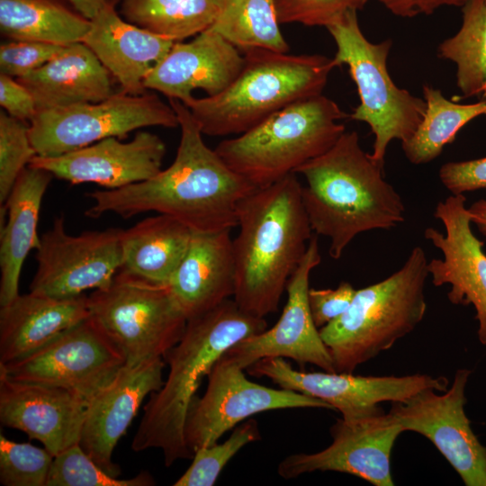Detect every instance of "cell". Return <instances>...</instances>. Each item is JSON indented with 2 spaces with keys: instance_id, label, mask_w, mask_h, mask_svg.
<instances>
[{
  "instance_id": "1",
  "label": "cell",
  "mask_w": 486,
  "mask_h": 486,
  "mask_svg": "<svg viewBox=\"0 0 486 486\" xmlns=\"http://www.w3.org/2000/svg\"><path fill=\"white\" fill-rule=\"evenodd\" d=\"M168 100L181 130L172 164L148 180L88 193L93 204L85 214L98 218L112 212L128 219L154 212L179 220L194 232L231 230L238 224V203L256 187L204 143L202 132L184 104Z\"/></svg>"
},
{
  "instance_id": "2",
  "label": "cell",
  "mask_w": 486,
  "mask_h": 486,
  "mask_svg": "<svg viewBox=\"0 0 486 486\" xmlns=\"http://www.w3.org/2000/svg\"><path fill=\"white\" fill-rule=\"evenodd\" d=\"M237 222L234 301L245 312L265 318L276 311L312 237L296 174L248 194L238 203Z\"/></svg>"
},
{
  "instance_id": "3",
  "label": "cell",
  "mask_w": 486,
  "mask_h": 486,
  "mask_svg": "<svg viewBox=\"0 0 486 486\" xmlns=\"http://www.w3.org/2000/svg\"><path fill=\"white\" fill-rule=\"evenodd\" d=\"M302 198L312 231L329 239L339 259L359 234L405 220L402 198L384 178L383 164L365 152L356 131H345L322 155L301 166Z\"/></svg>"
},
{
  "instance_id": "4",
  "label": "cell",
  "mask_w": 486,
  "mask_h": 486,
  "mask_svg": "<svg viewBox=\"0 0 486 486\" xmlns=\"http://www.w3.org/2000/svg\"><path fill=\"white\" fill-rule=\"evenodd\" d=\"M266 328L265 318L245 312L234 299L188 320L183 337L164 356L169 364L167 377L143 407L132 450L159 449L167 467L193 458L184 426L202 379L228 349Z\"/></svg>"
},
{
  "instance_id": "5",
  "label": "cell",
  "mask_w": 486,
  "mask_h": 486,
  "mask_svg": "<svg viewBox=\"0 0 486 486\" xmlns=\"http://www.w3.org/2000/svg\"><path fill=\"white\" fill-rule=\"evenodd\" d=\"M243 67L222 92L184 102L202 134L239 135L277 111L322 94L336 68L322 55H290L262 49L243 52Z\"/></svg>"
},
{
  "instance_id": "6",
  "label": "cell",
  "mask_w": 486,
  "mask_h": 486,
  "mask_svg": "<svg viewBox=\"0 0 486 486\" xmlns=\"http://www.w3.org/2000/svg\"><path fill=\"white\" fill-rule=\"evenodd\" d=\"M428 258L421 247L382 281L356 291L347 310L320 328L337 373L355 369L410 333L427 310Z\"/></svg>"
},
{
  "instance_id": "7",
  "label": "cell",
  "mask_w": 486,
  "mask_h": 486,
  "mask_svg": "<svg viewBox=\"0 0 486 486\" xmlns=\"http://www.w3.org/2000/svg\"><path fill=\"white\" fill-rule=\"evenodd\" d=\"M338 104L321 94L295 102L215 148L254 186L272 184L328 151L346 131Z\"/></svg>"
},
{
  "instance_id": "8",
  "label": "cell",
  "mask_w": 486,
  "mask_h": 486,
  "mask_svg": "<svg viewBox=\"0 0 486 486\" xmlns=\"http://www.w3.org/2000/svg\"><path fill=\"white\" fill-rule=\"evenodd\" d=\"M327 30L337 46L336 66L348 67L357 88L360 103L350 118L368 124L374 135L371 155L384 164L391 141L404 142L415 133L424 117L426 102L394 84L387 68L392 41H369L360 29L357 11L346 13Z\"/></svg>"
},
{
  "instance_id": "9",
  "label": "cell",
  "mask_w": 486,
  "mask_h": 486,
  "mask_svg": "<svg viewBox=\"0 0 486 486\" xmlns=\"http://www.w3.org/2000/svg\"><path fill=\"white\" fill-rule=\"evenodd\" d=\"M91 316L120 348L127 364L162 357L183 337L187 320L168 284L120 269L88 296Z\"/></svg>"
},
{
  "instance_id": "10",
  "label": "cell",
  "mask_w": 486,
  "mask_h": 486,
  "mask_svg": "<svg viewBox=\"0 0 486 486\" xmlns=\"http://www.w3.org/2000/svg\"><path fill=\"white\" fill-rule=\"evenodd\" d=\"M29 125L37 155L55 157L109 137L124 139L141 128H176L179 122L171 104L157 94L121 90L96 103L40 110Z\"/></svg>"
},
{
  "instance_id": "11",
  "label": "cell",
  "mask_w": 486,
  "mask_h": 486,
  "mask_svg": "<svg viewBox=\"0 0 486 486\" xmlns=\"http://www.w3.org/2000/svg\"><path fill=\"white\" fill-rule=\"evenodd\" d=\"M127 364L120 348L91 315L0 373L28 382L67 389L87 403Z\"/></svg>"
},
{
  "instance_id": "12",
  "label": "cell",
  "mask_w": 486,
  "mask_h": 486,
  "mask_svg": "<svg viewBox=\"0 0 486 486\" xmlns=\"http://www.w3.org/2000/svg\"><path fill=\"white\" fill-rule=\"evenodd\" d=\"M123 231L109 228L71 235L64 216L55 218L40 236L30 292L67 298L106 287L122 266Z\"/></svg>"
},
{
  "instance_id": "13",
  "label": "cell",
  "mask_w": 486,
  "mask_h": 486,
  "mask_svg": "<svg viewBox=\"0 0 486 486\" xmlns=\"http://www.w3.org/2000/svg\"><path fill=\"white\" fill-rule=\"evenodd\" d=\"M243 370L221 356L209 373L206 392L194 400L184 426L185 441L193 454L217 443L227 431L256 413L295 408L334 410L317 398L253 382Z\"/></svg>"
},
{
  "instance_id": "14",
  "label": "cell",
  "mask_w": 486,
  "mask_h": 486,
  "mask_svg": "<svg viewBox=\"0 0 486 486\" xmlns=\"http://www.w3.org/2000/svg\"><path fill=\"white\" fill-rule=\"evenodd\" d=\"M471 371L459 369L444 394L424 389L403 401L392 402L389 413L403 431L427 437L466 486H486V446L471 428L464 411Z\"/></svg>"
},
{
  "instance_id": "15",
  "label": "cell",
  "mask_w": 486,
  "mask_h": 486,
  "mask_svg": "<svg viewBox=\"0 0 486 486\" xmlns=\"http://www.w3.org/2000/svg\"><path fill=\"white\" fill-rule=\"evenodd\" d=\"M247 370L253 376L269 378L280 388L329 404L346 420L371 413L381 402L403 401L427 388L445 392L448 385L446 378L428 374L361 376L353 373L301 372L283 357L262 358Z\"/></svg>"
},
{
  "instance_id": "16",
  "label": "cell",
  "mask_w": 486,
  "mask_h": 486,
  "mask_svg": "<svg viewBox=\"0 0 486 486\" xmlns=\"http://www.w3.org/2000/svg\"><path fill=\"white\" fill-rule=\"evenodd\" d=\"M402 432L392 416L378 406L357 418H338L330 428L332 443L328 447L317 453L290 454L278 464L277 472L284 479H293L316 471H332L375 486H392L391 454Z\"/></svg>"
},
{
  "instance_id": "17",
  "label": "cell",
  "mask_w": 486,
  "mask_h": 486,
  "mask_svg": "<svg viewBox=\"0 0 486 486\" xmlns=\"http://www.w3.org/2000/svg\"><path fill=\"white\" fill-rule=\"evenodd\" d=\"M320 261L315 235L287 283V302L277 322L270 329L240 340L222 356L242 369L262 358L286 357L299 364H314L326 372H336L332 356L313 321L308 300L310 275Z\"/></svg>"
},
{
  "instance_id": "18",
  "label": "cell",
  "mask_w": 486,
  "mask_h": 486,
  "mask_svg": "<svg viewBox=\"0 0 486 486\" xmlns=\"http://www.w3.org/2000/svg\"><path fill=\"white\" fill-rule=\"evenodd\" d=\"M464 194H451L437 202L434 216L445 233L428 227L424 237L443 255L428 263L435 286L449 284L447 298L456 305L472 304L478 320V338L486 346V254L483 241L472 232Z\"/></svg>"
},
{
  "instance_id": "19",
  "label": "cell",
  "mask_w": 486,
  "mask_h": 486,
  "mask_svg": "<svg viewBox=\"0 0 486 486\" xmlns=\"http://www.w3.org/2000/svg\"><path fill=\"white\" fill-rule=\"evenodd\" d=\"M109 137L55 157L36 155L29 166L72 184L94 183L119 189L148 180L162 170L166 145L156 134L140 130L130 141Z\"/></svg>"
},
{
  "instance_id": "20",
  "label": "cell",
  "mask_w": 486,
  "mask_h": 486,
  "mask_svg": "<svg viewBox=\"0 0 486 486\" xmlns=\"http://www.w3.org/2000/svg\"><path fill=\"white\" fill-rule=\"evenodd\" d=\"M162 357L125 364L87 403L79 446L101 468L118 477L113 450L144 399L163 383Z\"/></svg>"
},
{
  "instance_id": "21",
  "label": "cell",
  "mask_w": 486,
  "mask_h": 486,
  "mask_svg": "<svg viewBox=\"0 0 486 486\" xmlns=\"http://www.w3.org/2000/svg\"><path fill=\"white\" fill-rule=\"evenodd\" d=\"M87 402L57 386L22 382L0 373V421L40 441L53 455L79 444Z\"/></svg>"
},
{
  "instance_id": "22",
  "label": "cell",
  "mask_w": 486,
  "mask_h": 486,
  "mask_svg": "<svg viewBox=\"0 0 486 486\" xmlns=\"http://www.w3.org/2000/svg\"><path fill=\"white\" fill-rule=\"evenodd\" d=\"M243 64L239 50L208 28L189 42L176 41L147 76L144 86L184 103L195 89L208 95L222 92Z\"/></svg>"
},
{
  "instance_id": "23",
  "label": "cell",
  "mask_w": 486,
  "mask_h": 486,
  "mask_svg": "<svg viewBox=\"0 0 486 486\" xmlns=\"http://www.w3.org/2000/svg\"><path fill=\"white\" fill-rule=\"evenodd\" d=\"M97 57L122 91L145 93L144 82L176 42L125 21L111 4L92 20L83 41Z\"/></svg>"
},
{
  "instance_id": "24",
  "label": "cell",
  "mask_w": 486,
  "mask_h": 486,
  "mask_svg": "<svg viewBox=\"0 0 486 486\" xmlns=\"http://www.w3.org/2000/svg\"><path fill=\"white\" fill-rule=\"evenodd\" d=\"M168 285L187 320L233 296L235 264L230 230L193 231L188 249Z\"/></svg>"
},
{
  "instance_id": "25",
  "label": "cell",
  "mask_w": 486,
  "mask_h": 486,
  "mask_svg": "<svg viewBox=\"0 0 486 486\" xmlns=\"http://www.w3.org/2000/svg\"><path fill=\"white\" fill-rule=\"evenodd\" d=\"M90 315L85 293L67 298L19 294L0 308V364L34 352Z\"/></svg>"
},
{
  "instance_id": "26",
  "label": "cell",
  "mask_w": 486,
  "mask_h": 486,
  "mask_svg": "<svg viewBox=\"0 0 486 486\" xmlns=\"http://www.w3.org/2000/svg\"><path fill=\"white\" fill-rule=\"evenodd\" d=\"M112 77L80 41L65 45L42 67L16 79L31 92L40 111L103 101L115 93Z\"/></svg>"
},
{
  "instance_id": "27",
  "label": "cell",
  "mask_w": 486,
  "mask_h": 486,
  "mask_svg": "<svg viewBox=\"0 0 486 486\" xmlns=\"http://www.w3.org/2000/svg\"><path fill=\"white\" fill-rule=\"evenodd\" d=\"M53 176L28 166L19 176L4 205L6 220L0 235V306L19 293L22 265L32 249L40 246L37 227L45 192Z\"/></svg>"
},
{
  "instance_id": "28",
  "label": "cell",
  "mask_w": 486,
  "mask_h": 486,
  "mask_svg": "<svg viewBox=\"0 0 486 486\" xmlns=\"http://www.w3.org/2000/svg\"><path fill=\"white\" fill-rule=\"evenodd\" d=\"M193 230L179 220L158 213L145 218L122 235V266L130 274L168 284L183 260Z\"/></svg>"
},
{
  "instance_id": "29",
  "label": "cell",
  "mask_w": 486,
  "mask_h": 486,
  "mask_svg": "<svg viewBox=\"0 0 486 486\" xmlns=\"http://www.w3.org/2000/svg\"><path fill=\"white\" fill-rule=\"evenodd\" d=\"M91 20L65 0H0V31L12 40L83 41Z\"/></svg>"
},
{
  "instance_id": "30",
  "label": "cell",
  "mask_w": 486,
  "mask_h": 486,
  "mask_svg": "<svg viewBox=\"0 0 486 486\" xmlns=\"http://www.w3.org/2000/svg\"><path fill=\"white\" fill-rule=\"evenodd\" d=\"M482 95L474 104H462L446 99L439 89L424 85V117L411 138L401 142L407 159L414 165L434 160L464 126L479 116H486V90Z\"/></svg>"
},
{
  "instance_id": "31",
  "label": "cell",
  "mask_w": 486,
  "mask_h": 486,
  "mask_svg": "<svg viewBox=\"0 0 486 486\" xmlns=\"http://www.w3.org/2000/svg\"><path fill=\"white\" fill-rule=\"evenodd\" d=\"M221 0H119L128 22L174 41L199 34L214 22Z\"/></svg>"
},
{
  "instance_id": "32",
  "label": "cell",
  "mask_w": 486,
  "mask_h": 486,
  "mask_svg": "<svg viewBox=\"0 0 486 486\" xmlns=\"http://www.w3.org/2000/svg\"><path fill=\"white\" fill-rule=\"evenodd\" d=\"M274 0H221L220 7L209 29L245 52L262 49L287 53Z\"/></svg>"
},
{
  "instance_id": "33",
  "label": "cell",
  "mask_w": 486,
  "mask_h": 486,
  "mask_svg": "<svg viewBox=\"0 0 486 486\" xmlns=\"http://www.w3.org/2000/svg\"><path fill=\"white\" fill-rule=\"evenodd\" d=\"M459 31L442 41L437 55L456 65V84L464 97L486 90V0H468L462 6Z\"/></svg>"
},
{
  "instance_id": "34",
  "label": "cell",
  "mask_w": 486,
  "mask_h": 486,
  "mask_svg": "<svg viewBox=\"0 0 486 486\" xmlns=\"http://www.w3.org/2000/svg\"><path fill=\"white\" fill-rule=\"evenodd\" d=\"M155 483L148 472L129 479L111 475L77 444L54 456L46 486H150Z\"/></svg>"
},
{
  "instance_id": "35",
  "label": "cell",
  "mask_w": 486,
  "mask_h": 486,
  "mask_svg": "<svg viewBox=\"0 0 486 486\" xmlns=\"http://www.w3.org/2000/svg\"><path fill=\"white\" fill-rule=\"evenodd\" d=\"M260 439L257 422L251 418L237 425L221 444L198 449L175 486H212L228 462L245 446Z\"/></svg>"
},
{
  "instance_id": "36",
  "label": "cell",
  "mask_w": 486,
  "mask_h": 486,
  "mask_svg": "<svg viewBox=\"0 0 486 486\" xmlns=\"http://www.w3.org/2000/svg\"><path fill=\"white\" fill-rule=\"evenodd\" d=\"M53 459L45 447L0 434V482L4 486H46Z\"/></svg>"
},
{
  "instance_id": "37",
  "label": "cell",
  "mask_w": 486,
  "mask_h": 486,
  "mask_svg": "<svg viewBox=\"0 0 486 486\" xmlns=\"http://www.w3.org/2000/svg\"><path fill=\"white\" fill-rule=\"evenodd\" d=\"M30 125L0 112V204L4 205L21 173L37 155Z\"/></svg>"
},
{
  "instance_id": "38",
  "label": "cell",
  "mask_w": 486,
  "mask_h": 486,
  "mask_svg": "<svg viewBox=\"0 0 486 486\" xmlns=\"http://www.w3.org/2000/svg\"><path fill=\"white\" fill-rule=\"evenodd\" d=\"M369 0H274L280 23L298 22L306 26H324L346 13L362 9Z\"/></svg>"
},
{
  "instance_id": "39",
  "label": "cell",
  "mask_w": 486,
  "mask_h": 486,
  "mask_svg": "<svg viewBox=\"0 0 486 486\" xmlns=\"http://www.w3.org/2000/svg\"><path fill=\"white\" fill-rule=\"evenodd\" d=\"M65 45L42 41L11 40L0 46V72L22 77L57 56Z\"/></svg>"
},
{
  "instance_id": "40",
  "label": "cell",
  "mask_w": 486,
  "mask_h": 486,
  "mask_svg": "<svg viewBox=\"0 0 486 486\" xmlns=\"http://www.w3.org/2000/svg\"><path fill=\"white\" fill-rule=\"evenodd\" d=\"M356 289L341 282L335 289L310 288L308 300L313 321L320 328L340 317L349 307Z\"/></svg>"
},
{
  "instance_id": "41",
  "label": "cell",
  "mask_w": 486,
  "mask_h": 486,
  "mask_svg": "<svg viewBox=\"0 0 486 486\" xmlns=\"http://www.w3.org/2000/svg\"><path fill=\"white\" fill-rule=\"evenodd\" d=\"M438 176L443 185L452 194L486 189V157L445 163Z\"/></svg>"
},
{
  "instance_id": "42",
  "label": "cell",
  "mask_w": 486,
  "mask_h": 486,
  "mask_svg": "<svg viewBox=\"0 0 486 486\" xmlns=\"http://www.w3.org/2000/svg\"><path fill=\"white\" fill-rule=\"evenodd\" d=\"M0 104L9 115L23 122H30L38 112L31 92L4 74H0Z\"/></svg>"
},
{
  "instance_id": "43",
  "label": "cell",
  "mask_w": 486,
  "mask_h": 486,
  "mask_svg": "<svg viewBox=\"0 0 486 486\" xmlns=\"http://www.w3.org/2000/svg\"><path fill=\"white\" fill-rule=\"evenodd\" d=\"M393 14L413 17L430 14L442 6H463L468 0H377Z\"/></svg>"
},
{
  "instance_id": "44",
  "label": "cell",
  "mask_w": 486,
  "mask_h": 486,
  "mask_svg": "<svg viewBox=\"0 0 486 486\" xmlns=\"http://www.w3.org/2000/svg\"><path fill=\"white\" fill-rule=\"evenodd\" d=\"M85 17L92 20L104 7L115 4L119 0H65Z\"/></svg>"
},
{
  "instance_id": "45",
  "label": "cell",
  "mask_w": 486,
  "mask_h": 486,
  "mask_svg": "<svg viewBox=\"0 0 486 486\" xmlns=\"http://www.w3.org/2000/svg\"><path fill=\"white\" fill-rule=\"evenodd\" d=\"M471 221L475 224L479 232L486 236V199H480L468 208Z\"/></svg>"
}]
</instances>
